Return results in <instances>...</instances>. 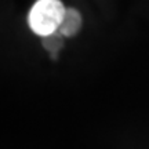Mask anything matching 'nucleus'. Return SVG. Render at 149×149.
<instances>
[{
	"label": "nucleus",
	"instance_id": "1",
	"mask_svg": "<svg viewBox=\"0 0 149 149\" xmlns=\"http://www.w3.org/2000/svg\"><path fill=\"white\" fill-rule=\"evenodd\" d=\"M66 7L61 0H37L28 14V24L33 33L46 37L59 31Z\"/></svg>",
	"mask_w": 149,
	"mask_h": 149
},
{
	"label": "nucleus",
	"instance_id": "3",
	"mask_svg": "<svg viewBox=\"0 0 149 149\" xmlns=\"http://www.w3.org/2000/svg\"><path fill=\"white\" fill-rule=\"evenodd\" d=\"M64 44H65V36L59 31H57L53 35L42 37V46L48 53V57L53 61L58 59V55L61 53V50L64 48Z\"/></svg>",
	"mask_w": 149,
	"mask_h": 149
},
{
	"label": "nucleus",
	"instance_id": "2",
	"mask_svg": "<svg viewBox=\"0 0 149 149\" xmlns=\"http://www.w3.org/2000/svg\"><path fill=\"white\" fill-rule=\"evenodd\" d=\"M81 26H83V17L79 10H76L74 7H66V13L64 21L61 24L59 32L65 37H73L80 32Z\"/></svg>",
	"mask_w": 149,
	"mask_h": 149
}]
</instances>
